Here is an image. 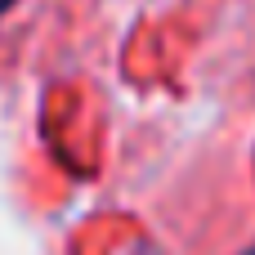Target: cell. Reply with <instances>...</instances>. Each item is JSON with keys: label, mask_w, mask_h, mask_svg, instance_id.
<instances>
[{"label": "cell", "mask_w": 255, "mask_h": 255, "mask_svg": "<svg viewBox=\"0 0 255 255\" xmlns=\"http://www.w3.org/2000/svg\"><path fill=\"white\" fill-rule=\"evenodd\" d=\"M9 4H13V0H0V13H4V9H9Z\"/></svg>", "instance_id": "cell-1"}, {"label": "cell", "mask_w": 255, "mask_h": 255, "mask_svg": "<svg viewBox=\"0 0 255 255\" xmlns=\"http://www.w3.org/2000/svg\"><path fill=\"white\" fill-rule=\"evenodd\" d=\"M247 255H255V251H247Z\"/></svg>", "instance_id": "cell-2"}]
</instances>
